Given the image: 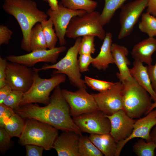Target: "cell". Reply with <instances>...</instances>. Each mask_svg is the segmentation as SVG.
Listing matches in <instances>:
<instances>
[{"instance_id": "cell-21", "label": "cell", "mask_w": 156, "mask_h": 156, "mask_svg": "<svg viewBox=\"0 0 156 156\" xmlns=\"http://www.w3.org/2000/svg\"><path fill=\"white\" fill-rule=\"evenodd\" d=\"M129 70L132 77L149 93L152 100L156 101V93L153 88L147 66H144L142 62L134 60L133 67Z\"/></svg>"}, {"instance_id": "cell-32", "label": "cell", "mask_w": 156, "mask_h": 156, "mask_svg": "<svg viewBox=\"0 0 156 156\" xmlns=\"http://www.w3.org/2000/svg\"><path fill=\"white\" fill-rule=\"evenodd\" d=\"M94 35H88L82 36L80 44L79 54L91 55L95 51L94 43Z\"/></svg>"}, {"instance_id": "cell-42", "label": "cell", "mask_w": 156, "mask_h": 156, "mask_svg": "<svg viewBox=\"0 0 156 156\" xmlns=\"http://www.w3.org/2000/svg\"><path fill=\"white\" fill-rule=\"evenodd\" d=\"M147 12L156 17V0H149Z\"/></svg>"}, {"instance_id": "cell-10", "label": "cell", "mask_w": 156, "mask_h": 156, "mask_svg": "<svg viewBox=\"0 0 156 156\" xmlns=\"http://www.w3.org/2000/svg\"><path fill=\"white\" fill-rule=\"evenodd\" d=\"M148 0H135L121 7L119 39H123L131 34L142 13L147 7Z\"/></svg>"}, {"instance_id": "cell-20", "label": "cell", "mask_w": 156, "mask_h": 156, "mask_svg": "<svg viewBox=\"0 0 156 156\" xmlns=\"http://www.w3.org/2000/svg\"><path fill=\"white\" fill-rule=\"evenodd\" d=\"M112 36L111 33H106L99 53L93 58L91 64L94 67L99 70H105L109 64L114 63L111 50Z\"/></svg>"}, {"instance_id": "cell-1", "label": "cell", "mask_w": 156, "mask_h": 156, "mask_svg": "<svg viewBox=\"0 0 156 156\" xmlns=\"http://www.w3.org/2000/svg\"><path fill=\"white\" fill-rule=\"evenodd\" d=\"M24 119H33L50 125L63 131H72L81 135L82 132L72 118L69 106L60 85L54 89L49 104L40 107L30 103L14 109Z\"/></svg>"}, {"instance_id": "cell-36", "label": "cell", "mask_w": 156, "mask_h": 156, "mask_svg": "<svg viewBox=\"0 0 156 156\" xmlns=\"http://www.w3.org/2000/svg\"><path fill=\"white\" fill-rule=\"evenodd\" d=\"M79 55L78 62L80 72L88 71V67L92 62L93 58L90 54H82Z\"/></svg>"}, {"instance_id": "cell-5", "label": "cell", "mask_w": 156, "mask_h": 156, "mask_svg": "<svg viewBox=\"0 0 156 156\" xmlns=\"http://www.w3.org/2000/svg\"><path fill=\"white\" fill-rule=\"evenodd\" d=\"M34 80L29 89L24 93L20 106L30 103H39L47 105L50 101L49 95L51 91L57 86L64 83L66 75L62 73H54L49 79L42 78L38 74V71L33 67Z\"/></svg>"}, {"instance_id": "cell-40", "label": "cell", "mask_w": 156, "mask_h": 156, "mask_svg": "<svg viewBox=\"0 0 156 156\" xmlns=\"http://www.w3.org/2000/svg\"><path fill=\"white\" fill-rule=\"evenodd\" d=\"M147 67L153 88L156 93V62L154 65L152 64Z\"/></svg>"}, {"instance_id": "cell-3", "label": "cell", "mask_w": 156, "mask_h": 156, "mask_svg": "<svg viewBox=\"0 0 156 156\" xmlns=\"http://www.w3.org/2000/svg\"><path fill=\"white\" fill-rule=\"evenodd\" d=\"M121 82L122 85V109L133 119L146 115L153 103L149 93L133 77Z\"/></svg>"}, {"instance_id": "cell-41", "label": "cell", "mask_w": 156, "mask_h": 156, "mask_svg": "<svg viewBox=\"0 0 156 156\" xmlns=\"http://www.w3.org/2000/svg\"><path fill=\"white\" fill-rule=\"evenodd\" d=\"M10 86L8 84L0 88V104L3 103L4 100L12 91Z\"/></svg>"}, {"instance_id": "cell-31", "label": "cell", "mask_w": 156, "mask_h": 156, "mask_svg": "<svg viewBox=\"0 0 156 156\" xmlns=\"http://www.w3.org/2000/svg\"><path fill=\"white\" fill-rule=\"evenodd\" d=\"M84 81L86 85L92 89L99 92L105 91L111 88L115 83L96 79L86 76Z\"/></svg>"}, {"instance_id": "cell-39", "label": "cell", "mask_w": 156, "mask_h": 156, "mask_svg": "<svg viewBox=\"0 0 156 156\" xmlns=\"http://www.w3.org/2000/svg\"><path fill=\"white\" fill-rule=\"evenodd\" d=\"M6 58H3L0 57V88L7 83L6 80V71L8 63Z\"/></svg>"}, {"instance_id": "cell-13", "label": "cell", "mask_w": 156, "mask_h": 156, "mask_svg": "<svg viewBox=\"0 0 156 156\" xmlns=\"http://www.w3.org/2000/svg\"><path fill=\"white\" fill-rule=\"evenodd\" d=\"M66 49L64 46L48 49L31 51L20 55H11L6 57L9 62L20 63L31 67L37 63L45 62L54 64L61 53Z\"/></svg>"}, {"instance_id": "cell-14", "label": "cell", "mask_w": 156, "mask_h": 156, "mask_svg": "<svg viewBox=\"0 0 156 156\" xmlns=\"http://www.w3.org/2000/svg\"><path fill=\"white\" fill-rule=\"evenodd\" d=\"M86 12L82 10L69 9L64 7L60 3L57 10H53L50 8L47 11L46 13L52 21L61 46H64L66 43L65 37L67 27L71 19L74 16L81 15Z\"/></svg>"}, {"instance_id": "cell-27", "label": "cell", "mask_w": 156, "mask_h": 156, "mask_svg": "<svg viewBox=\"0 0 156 156\" xmlns=\"http://www.w3.org/2000/svg\"><path fill=\"white\" fill-rule=\"evenodd\" d=\"M80 156H103V154L87 136L80 135L78 144Z\"/></svg>"}, {"instance_id": "cell-24", "label": "cell", "mask_w": 156, "mask_h": 156, "mask_svg": "<svg viewBox=\"0 0 156 156\" xmlns=\"http://www.w3.org/2000/svg\"><path fill=\"white\" fill-rule=\"evenodd\" d=\"M127 0H105V5L100 15L101 25L103 26L111 21L116 10Z\"/></svg>"}, {"instance_id": "cell-25", "label": "cell", "mask_w": 156, "mask_h": 156, "mask_svg": "<svg viewBox=\"0 0 156 156\" xmlns=\"http://www.w3.org/2000/svg\"><path fill=\"white\" fill-rule=\"evenodd\" d=\"M25 122L24 118L15 113L5 122L3 127L11 137L19 138L23 130Z\"/></svg>"}, {"instance_id": "cell-17", "label": "cell", "mask_w": 156, "mask_h": 156, "mask_svg": "<svg viewBox=\"0 0 156 156\" xmlns=\"http://www.w3.org/2000/svg\"><path fill=\"white\" fill-rule=\"evenodd\" d=\"M80 135L72 131H64L58 136L53 148L58 156H80L78 144Z\"/></svg>"}, {"instance_id": "cell-2", "label": "cell", "mask_w": 156, "mask_h": 156, "mask_svg": "<svg viewBox=\"0 0 156 156\" xmlns=\"http://www.w3.org/2000/svg\"><path fill=\"white\" fill-rule=\"evenodd\" d=\"M2 7L5 12L15 18L20 27L23 36L21 49L31 52L29 37L31 30L37 23L47 20V14L38 9L36 3L32 0H4Z\"/></svg>"}, {"instance_id": "cell-6", "label": "cell", "mask_w": 156, "mask_h": 156, "mask_svg": "<svg viewBox=\"0 0 156 156\" xmlns=\"http://www.w3.org/2000/svg\"><path fill=\"white\" fill-rule=\"evenodd\" d=\"M81 38L76 39L74 44L68 50L65 56L59 61L51 65L44 64L41 68H36L38 71L55 69L54 73H62L68 77L70 83L74 86L87 89L84 80L81 78L77 56Z\"/></svg>"}, {"instance_id": "cell-19", "label": "cell", "mask_w": 156, "mask_h": 156, "mask_svg": "<svg viewBox=\"0 0 156 156\" xmlns=\"http://www.w3.org/2000/svg\"><path fill=\"white\" fill-rule=\"evenodd\" d=\"M156 51V39L149 37L135 45L131 53L134 60L152 64V56Z\"/></svg>"}, {"instance_id": "cell-12", "label": "cell", "mask_w": 156, "mask_h": 156, "mask_svg": "<svg viewBox=\"0 0 156 156\" xmlns=\"http://www.w3.org/2000/svg\"><path fill=\"white\" fill-rule=\"evenodd\" d=\"M92 94L99 109L106 115H111L123 109L122 85L120 81L106 90Z\"/></svg>"}, {"instance_id": "cell-45", "label": "cell", "mask_w": 156, "mask_h": 156, "mask_svg": "<svg viewBox=\"0 0 156 156\" xmlns=\"http://www.w3.org/2000/svg\"><path fill=\"white\" fill-rule=\"evenodd\" d=\"M155 108H156V101H154L151 107L149 110L148 113Z\"/></svg>"}, {"instance_id": "cell-8", "label": "cell", "mask_w": 156, "mask_h": 156, "mask_svg": "<svg viewBox=\"0 0 156 156\" xmlns=\"http://www.w3.org/2000/svg\"><path fill=\"white\" fill-rule=\"evenodd\" d=\"M86 89L79 88L75 92L62 90L63 96L69 106L70 115L73 118L99 110L93 95L89 94Z\"/></svg>"}, {"instance_id": "cell-37", "label": "cell", "mask_w": 156, "mask_h": 156, "mask_svg": "<svg viewBox=\"0 0 156 156\" xmlns=\"http://www.w3.org/2000/svg\"><path fill=\"white\" fill-rule=\"evenodd\" d=\"M13 32L7 26H0V45L7 44L11 38Z\"/></svg>"}, {"instance_id": "cell-16", "label": "cell", "mask_w": 156, "mask_h": 156, "mask_svg": "<svg viewBox=\"0 0 156 156\" xmlns=\"http://www.w3.org/2000/svg\"><path fill=\"white\" fill-rule=\"evenodd\" d=\"M111 124L109 133L117 143L127 139L131 134L135 120L122 109L110 115L106 114Z\"/></svg>"}, {"instance_id": "cell-11", "label": "cell", "mask_w": 156, "mask_h": 156, "mask_svg": "<svg viewBox=\"0 0 156 156\" xmlns=\"http://www.w3.org/2000/svg\"><path fill=\"white\" fill-rule=\"evenodd\" d=\"M73 119L82 132L98 134L110 132V121L100 110L84 114L73 117Z\"/></svg>"}, {"instance_id": "cell-38", "label": "cell", "mask_w": 156, "mask_h": 156, "mask_svg": "<svg viewBox=\"0 0 156 156\" xmlns=\"http://www.w3.org/2000/svg\"><path fill=\"white\" fill-rule=\"evenodd\" d=\"M27 156H41L44 148L34 144H27L25 146Z\"/></svg>"}, {"instance_id": "cell-44", "label": "cell", "mask_w": 156, "mask_h": 156, "mask_svg": "<svg viewBox=\"0 0 156 156\" xmlns=\"http://www.w3.org/2000/svg\"><path fill=\"white\" fill-rule=\"evenodd\" d=\"M150 141L156 144V125L152 129L150 133Z\"/></svg>"}, {"instance_id": "cell-22", "label": "cell", "mask_w": 156, "mask_h": 156, "mask_svg": "<svg viewBox=\"0 0 156 156\" xmlns=\"http://www.w3.org/2000/svg\"><path fill=\"white\" fill-rule=\"evenodd\" d=\"M89 138L105 156H116L117 142L109 133L102 134H90Z\"/></svg>"}, {"instance_id": "cell-30", "label": "cell", "mask_w": 156, "mask_h": 156, "mask_svg": "<svg viewBox=\"0 0 156 156\" xmlns=\"http://www.w3.org/2000/svg\"><path fill=\"white\" fill-rule=\"evenodd\" d=\"M141 138L133 145V150L138 156H155L156 144L151 142L145 141Z\"/></svg>"}, {"instance_id": "cell-28", "label": "cell", "mask_w": 156, "mask_h": 156, "mask_svg": "<svg viewBox=\"0 0 156 156\" xmlns=\"http://www.w3.org/2000/svg\"><path fill=\"white\" fill-rule=\"evenodd\" d=\"M138 27L141 32L149 37H154L156 36V17L147 12L143 13Z\"/></svg>"}, {"instance_id": "cell-4", "label": "cell", "mask_w": 156, "mask_h": 156, "mask_svg": "<svg viewBox=\"0 0 156 156\" xmlns=\"http://www.w3.org/2000/svg\"><path fill=\"white\" fill-rule=\"evenodd\" d=\"M58 134V129L50 125L34 119H27L18 143L22 146L36 145L50 150L53 148Z\"/></svg>"}, {"instance_id": "cell-9", "label": "cell", "mask_w": 156, "mask_h": 156, "mask_svg": "<svg viewBox=\"0 0 156 156\" xmlns=\"http://www.w3.org/2000/svg\"><path fill=\"white\" fill-rule=\"evenodd\" d=\"M33 69L18 63L10 62L7 64L6 71L7 84L13 90L25 93L31 86L34 80Z\"/></svg>"}, {"instance_id": "cell-23", "label": "cell", "mask_w": 156, "mask_h": 156, "mask_svg": "<svg viewBox=\"0 0 156 156\" xmlns=\"http://www.w3.org/2000/svg\"><path fill=\"white\" fill-rule=\"evenodd\" d=\"M29 42L31 51L47 49V43L40 23L36 24L32 28Z\"/></svg>"}, {"instance_id": "cell-18", "label": "cell", "mask_w": 156, "mask_h": 156, "mask_svg": "<svg viewBox=\"0 0 156 156\" xmlns=\"http://www.w3.org/2000/svg\"><path fill=\"white\" fill-rule=\"evenodd\" d=\"M114 62L117 67L119 72L116 75L120 81L131 79V76L128 66L130 62L127 57L129 51L126 47L117 43H112L111 47Z\"/></svg>"}, {"instance_id": "cell-15", "label": "cell", "mask_w": 156, "mask_h": 156, "mask_svg": "<svg viewBox=\"0 0 156 156\" xmlns=\"http://www.w3.org/2000/svg\"><path fill=\"white\" fill-rule=\"evenodd\" d=\"M144 117L136 120L133 125L131 135L125 140L117 143L115 156L120 155L124 146L130 140L135 138H140L147 142L150 141V133L153 128L156 125V109H153Z\"/></svg>"}, {"instance_id": "cell-7", "label": "cell", "mask_w": 156, "mask_h": 156, "mask_svg": "<svg viewBox=\"0 0 156 156\" xmlns=\"http://www.w3.org/2000/svg\"><path fill=\"white\" fill-rule=\"evenodd\" d=\"M100 15L99 12L94 11L74 16L68 25L66 36L69 38L76 39L92 35L103 40L106 33L101 24Z\"/></svg>"}, {"instance_id": "cell-34", "label": "cell", "mask_w": 156, "mask_h": 156, "mask_svg": "<svg viewBox=\"0 0 156 156\" xmlns=\"http://www.w3.org/2000/svg\"><path fill=\"white\" fill-rule=\"evenodd\" d=\"M12 137L4 127H0V151L4 154L13 146V142L11 140Z\"/></svg>"}, {"instance_id": "cell-26", "label": "cell", "mask_w": 156, "mask_h": 156, "mask_svg": "<svg viewBox=\"0 0 156 156\" xmlns=\"http://www.w3.org/2000/svg\"><path fill=\"white\" fill-rule=\"evenodd\" d=\"M61 3L64 7L76 10H82L87 12L95 11L98 2L92 0H61Z\"/></svg>"}, {"instance_id": "cell-43", "label": "cell", "mask_w": 156, "mask_h": 156, "mask_svg": "<svg viewBox=\"0 0 156 156\" xmlns=\"http://www.w3.org/2000/svg\"><path fill=\"white\" fill-rule=\"evenodd\" d=\"M47 1L50 7V9L53 10H57L59 8V4L57 0H44Z\"/></svg>"}, {"instance_id": "cell-33", "label": "cell", "mask_w": 156, "mask_h": 156, "mask_svg": "<svg viewBox=\"0 0 156 156\" xmlns=\"http://www.w3.org/2000/svg\"><path fill=\"white\" fill-rule=\"evenodd\" d=\"M24 93L21 91L13 90L4 100L3 103L14 109L19 107L22 100Z\"/></svg>"}, {"instance_id": "cell-29", "label": "cell", "mask_w": 156, "mask_h": 156, "mask_svg": "<svg viewBox=\"0 0 156 156\" xmlns=\"http://www.w3.org/2000/svg\"><path fill=\"white\" fill-rule=\"evenodd\" d=\"M46 40L47 48L49 49L55 47L58 38L55 29L52 21L50 18L40 23Z\"/></svg>"}, {"instance_id": "cell-35", "label": "cell", "mask_w": 156, "mask_h": 156, "mask_svg": "<svg viewBox=\"0 0 156 156\" xmlns=\"http://www.w3.org/2000/svg\"><path fill=\"white\" fill-rule=\"evenodd\" d=\"M15 113L10 107L3 103L0 104V127H3L5 122Z\"/></svg>"}]
</instances>
